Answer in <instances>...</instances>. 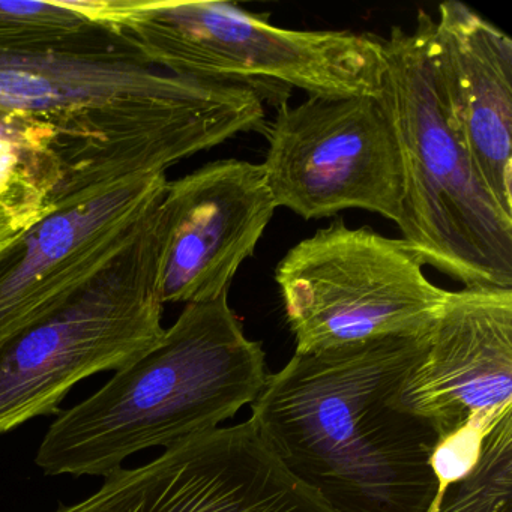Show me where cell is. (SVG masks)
I'll return each mask as SVG.
<instances>
[{
    "label": "cell",
    "instance_id": "e0dca14e",
    "mask_svg": "<svg viewBox=\"0 0 512 512\" xmlns=\"http://www.w3.org/2000/svg\"><path fill=\"white\" fill-rule=\"evenodd\" d=\"M28 230L23 229L19 223L10 215L5 212H0V250H4L5 247L16 241L19 236Z\"/></svg>",
    "mask_w": 512,
    "mask_h": 512
},
{
    "label": "cell",
    "instance_id": "5bb4252c",
    "mask_svg": "<svg viewBox=\"0 0 512 512\" xmlns=\"http://www.w3.org/2000/svg\"><path fill=\"white\" fill-rule=\"evenodd\" d=\"M55 131L32 113L0 107V212L29 230L55 212L64 182Z\"/></svg>",
    "mask_w": 512,
    "mask_h": 512
},
{
    "label": "cell",
    "instance_id": "8fae6325",
    "mask_svg": "<svg viewBox=\"0 0 512 512\" xmlns=\"http://www.w3.org/2000/svg\"><path fill=\"white\" fill-rule=\"evenodd\" d=\"M277 208L262 164L250 161H214L167 182L158 208L163 305L229 295Z\"/></svg>",
    "mask_w": 512,
    "mask_h": 512
},
{
    "label": "cell",
    "instance_id": "2e32d148",
    "mask_svg": "<svg viewBox=\"0 0 512 512\" xmlns=\"http://www.w3.org/2000/svg\"><path fill=\"white\" fill-rule=\"evenodd\" d=\"M95 31L70 0H0V56L52 52Z\"/></svg>",
    "mask_w": 512,
    "mask_h": 512
},
{
    "label": "cell",
    "instance_id": "277c9868",
    "mask_svg": "<svg viewBox=\"0 0 512 512\" xmlns=\"http://www.w3.org/2000/svg\"><path fill=\"white\" fill-rule=\"evenodd\" d=\"M434 19L383 38L379 98L394 124L404 172L398 229L425 265L464 287L512 289V217L476 172L437 80Z\"/></svg>",
    "mask_w": 512,
    "mask_h": 512
},
{
    "label": "cell",
    "instance_id": "6da1fadb",
    "mask_svg": "<svg viewBox=\"0 0 512 512\" xmlns=\"http://www.w3.org/2000/svg\"><path fill=\"white\" fill-rule=\"evenodd\" d=\"M265 98L253 83L173 76L98 28L52 52L0 56V107L32 113L58 137L55 209L263 133Z\"/></svg>",
    "mask_w": 512,
    "mask_h": 512
},
{
    "label": "cell",
    "instance_id": "4fadbf2b",
    "mask_svg": "<svg viewBox=\"0 0 512 512\" xmlns=\"http://www.w3.org/2000/svg\"><path fill=\"white\" fill-rule=\"evenodd\" d=\"M434 67L452 127L497 205L512 217V41L458 0L439 7Z\"/></svg>",
    "mask_w": 512,
    "mask_h": 512
},
{
    "label": "cell",
    "instance_id": "9c48e42d",
    "mask_svg": "<svg viewBox=\"0 0 512 512\" xmlns=\"http://www.w3.org/2000/svg\"><path fill=\"white\" fill-rule=\"evenodd\" d=\"M52 512H334L296 481L250 421L188 437Z\"/></svg>",
    "mask_w": 512,
    "mask_h": 512
},
{
    "label": "cell",
    "instance_id": "8992f818",
    "mask_svg": "<svg viewBox=\"0 0 512 512\" xmlns=\"http://www.w3.org/2000/svg\"><path fill=\"white\" fill-rule=\"evenodd\" d=\"M160 203L91 281L0 344V436L31 419L61 415L59 404L77 383L118 373L163 340Z\"/></svg>",
    "mask_w": 512,
    "mask_h": 512
},
{
    "label": "cell",
    "instance_id": "52a82bcc",
    "mask_svg": "<svg viewBox=\"0 0 512 512\" xmlns=\"http://www.w3.org/2000/svg\"><path fill=\"white\" fill-rule=\"evenodd\" d=\"M424 266L403 239L341 220L296 244L275 269L295 353L427 335L449 292Z\"/></svg>",
    "mask_w": 512,
    "mask_h": 512
},
{
    "label": "cell",
    "instance_id": "3957f363",
    "mask_svg": "<svg viewBox=\"0 0 512 512\" xmlns=\"http://www.w3.org/2000/svg\"><path fill=\"white\" fill-rule=\"evenodd\" d=\"M265 367L229 295L185 305L154 349L58 416L35 464L49 476H107L143 449L220 428L259 397Z\"/></svg>",
    "mask_w": 512,
    "mask_h": 512
},
{
    "label": "cell",
    "instance_id": "5b68a950",
    "mask_svg": "<svg viewBox=\"0 0 512 512\" xmlns=\"http://www.w3.org/2000/svg\"><path fill=\"white\" fill-rule=\"evenodd\" d=\"M95 28L179 77L280 85L310 95H379L383 38L278 28L215 0H70Z\"/></svg>",
    "mask_w": 512,
    "mask_h": 512
},
{
    "label": "cell",
    "instance_id": "30bf717a",
    "mask_svg": "<svg viewBox=\"0 0 512 512\" xmlns=\"http://www.w3.org/2000/svg\"><path fill=\"white\" fill-rule=\"evenodd\" d=\"M166 173L116 182L47 215L0 250V344L44 319L112 262L166 193Z\"/></svg>",
    "mask_w": 512,
    "mask_h": 512
},
{
    "label": "cell",
    "instance_id": "7c38bea8",
    "mask_svg": "<svg viewBox=\"0 0 512 512\" xmlns=\"http://www.w3.org/2000/svg\"><path fill=\"white\" fill-rule=\"evenodd\" d=\"M394 406L430 422L439 439L511 410L512 289L449 292Z\"/></svg>",
    "mask_w": 512,
    "mask_h": 512
},
{
    "label": "cell",
    "instance_id": "7a4b0ae2",
    "mask_svg": "<svg viewBox=\"0 0 512 512\" xmlns=\"http://www.w3.org/2000/svg\"><path fill=\"white\" fill-rule=\"evenodd\" d=\"M427 335L295 353L251 404L263 445L332 511L427 512L433 503L439 434L394 406Z\"/></svg>",
    "mask_w": 512,
    "mask_h": 512
},
{
    "label": "cell",
    "instance_id": "9a60e30c",
    "mask_svg": "<svg viewBox=\"0 0 512 512\" xmlns=\"http://www.w3.org/2000/svg\"><path fill=\"white\" fill-rule=\"evenodd\" d=\"M427 512H512V410L485 434L475 466L439 488Z\"/></svg>",
    "mask_w": 512,
    "mask_h": 512
},
{
    "label": "cell",
    "instance_id": "ba28073f",
    "mask_svg": "<svg viewBox=\"0 0 512 512\" xmlns=\"http://www.w3.org/2000/svg\"><path fill=\"white\" fill-rule=\"evenodd\" d=\"M262 166L278 208L304 220L364 209L400 223L404 172L379 95H310L266 124Z\"/></svg>",
    "mask_w": 512,
    "mask_h": 512
}]
</instances>
